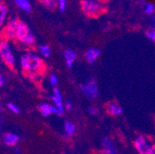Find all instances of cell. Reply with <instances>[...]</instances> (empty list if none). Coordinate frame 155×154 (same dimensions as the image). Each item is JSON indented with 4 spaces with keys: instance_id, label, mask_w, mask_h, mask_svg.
<instances>
[{
    "instance_id": "cell-1",
    "label": "cell",
    "mask_w": 155,
    "mask_h": 154,
    "mask_svg": "<svg viewBox=\"0 0 155 154\" xmlns=\"http://www.w3.org/2000/svg\"><path fill=\"white\" fill-rule=\"evenodd\" d=\"M21 66L28 76L35 73H42L45 69V63L38 54L34 53L24 54L21 57Z\"/></svg>"
},
{
    "instance_id": "cell-2",
    "label": "cell",
    "mask_w": 155,
    "mask_h": 154,
    "mask_svg": "<svg viewBox=\"0 0 155 154\" xmlns=\"http://www.w3.org/2000/svg\"><path fill=\"white\" fill-rule=\"evenodd\" d=\"M81 8L82 12L91 18L99 17L107 10V8L99 0H81Z\"/></svg>"
},
{
    "instance_id": "cell-3",
    "label": "cell",
    "mask_w": 155,
    "mask_h": 154,
    "mask_svg": "<svg viewBox=\"0 0 155 154\" xmlns=\"http://www.w3.org/2000/svg\"><path fill=\"white\" fill-rule=\"evenodd\" d=\"M15 40H17L18 42H19L22 44H25L27 46H32L35 44L34 35L32 34L31 31L27 26V24L22 21L18 22Z\"/></svg>"
},
{
    "instance_id": "cell-4",
    "label": "cell",
    "mask_w": 155,
    "mask_h": 154,
    "mask_svg": "<svg viewBox=\"0 0 155 154\" xmlns=\"http://www.w3.org/2000/svg\"><path fill=\"white\" fill-rule=\"evenodd\" d=\"M0 57H1V60L10 68L14 67L15 57L6 37L0 38Z\"/></svg>"
},
{
    "instance_id": "cell-5",
    "label": "cell",
    "mask_w": 155,
    "mask_h": 154,
    "mask_svg": "<svg viewBox=\"0 0 155 154\" xmlns=\"http://www.w3.org/2000/svg\"><path fill=\"white\" fill-rule=\"evenodd\" d=\"M81 91L89 98L94 99L98 96V88L96 81L93 79H90L86 83L81 85Z\"/></svg>"
},
{
    "instance_id": "cell-6",
    "label": "cell",
    "mask_w": 155,
    "mask_h": 154,
    "mask_svg": "<svg viewBox=\"0 0 155 154\" xmlns=\"http://www.w3.org/2000/svg\"><path fill=\"white\" fill-rule=\"evenodd\" d=\"M134 145L140 154H153V148L148 142L145 137L140 136L135 140Z\"/></svg>"
},
{
    "instance_id": "cell-7",
    "label": "cell",
    "mask_w": 155,
    "mask_h": 154,
    "mask_svg": "<svg viewBox=\"0 0 155 154\" xmlns=\"http://www.w3.org/2000/svg\"><path fill=\"white\" fill-rule=\"evenodd\" d=\"M18 22H19V21L18 20V18H10V20L8 21V23L6 25V28L4 30L7 39H8H8H15L16 31H17V28H18Z\"/></svg>"
},
{
    "instance_id": "cell-8",
    "label": "cell",
    "mask_w": 155,
    "mask_h": 154,
    "mask_svg": "<svg viewBox=\"0 0 155 154\" xmlns=\"http://www.w3.org/2000/svg\"><path fill=\"white\" fill-rule=\"evenodd\" d=\"M51 99L54 101L55 106L59 109L61 112H64V104H63V101H62V96L61 93L57 88H54L53 90V95Z\"/></svg>"
},
{
    "instance_id": "cell-9",
    "label": "cell",
    "mask_w": 155,
    "mask_h": 154,
    "mask_svg": "<svg viewBox=\"0 0 155 154\" xmlns=\"http://www.w3.org/2000/svg\"><path fill=\"white\" fill-rule=\"evenodd\" d=\"M19 141V137L18 136L17 134H14V133H7L3 136V142L9 146V147H12V146H15L18 142Z\"/></svg>"
},
{
    "instance_id": "cell-10",
    "label": "cell",
    "mask_w": 155,
    "mask_h": 154,
    "mask_svg": "<svg viewBox=\"0 0 155 154\" xmlns=\"http://www.w3.org/2000/svg\"><path fill=\"white\" fill-rule=\"evenodd\" d=\"M101 54V51L97 48H90L86 54H85V56H86V59L87 61L90 63V64H93L94 61L98 58V56L100 55Z\"/></svg>"
},
{
    "instance_id": "cell-11",
    "label": "cell",
    "mask_w": 155,
    "mask_h": 154,
    "mask_svg": "<svg viewBox=\"0 0 155 154\" xmlns=\"http://www.w3.org/2000/svg\"><path fill=\"white\" fill-rule=\"evenodd\" d=\"M65 60H66V65L68 68H71L72 67V65L73 63L75 62L76 58H77V54L75 53L74 50H71V49H67L65 51Z\"/></svg>"
},
{
    "instance_id": "cell-12",
    "label": "cell",
    "mask_w": 155,
    "mask_h": 154,
    "mask_svg": "<svg viewBox=\"0 0 155 154\" xmlns=\"http://www.w3.org/2000/svg\"><path fill=\"white\" fill-rule=\"evenodd\" d=\"M14 1L16 5L24 12L30 13L31 11V5L29 0H14Z\"/></svg>"
},
{
    "instance_id": "cell-13",
    "label": "cell",
    "mask_w": 155,
    "mask_h": 154,
    "mask_svg": "<svg viewBox=\"0 0 155 154\" xmlns=\"http://www.w3.org/2000/svg\"><path fill=\"white\" fill-rule=\"evenodd\" d=\"M107 112L112 115H119L122 113V108L115 103H109L107 105Z\"/></svg>"
},
{
    "instance_id": "cell-14",
    "label": "cell",
    "mask_w": 155,
    "mask_h": 154,
    "mask_svg": "<svg viewBox=\"0 0 155 154\" xmlns=\"http://www.w3.org/2000/svg\"><path fill=\"white\" fill-rule=\"evenodd\" d=\"M39 111L41 112V113L44 115V116H49L50 114L53 113L52 105H50L48 103H45L39 105Z\"/></svg>"
},
{
    "instance_id": "cell-15",
    "label": "cell",
    "mask_w": 155,
    "mask_h": 154,
    "mask_svg": "<svg viewBox=\"0 0 155 154\" xmlns=\"http://www.w3.org/2000/svg\"><path fill=\"white\" fill-rule=\"evenodd\" d=\"M44 7H45L46 8L50 9V10H54L56 8V7L58 6V2L57 0H39Z\"/></svg>"
},
{
    "instance_id": "cell-16",
    "label": "cell",
    "mask_w": 155,
    "mask_h": 154,
    "mask_svg": "<svg viewBox=\"0 0 155 154\" xmlns=\"http://www.w3.org/2000/svg\"><path fill=\"white\" fill-rule=\"evenodd\" d=\"M8 14V7L4 3H0V26L5 23Z\"/></svg>"
},
{
    "instance_id": "cell-17",
    "label": "cell",
    "mask_w": 155,
    "mask_h": 154,
    "mask_svg": "<svg viewBox=\"0 0 155 154\" xmlns=\"http://www.w3.org/2000/svg\"><path fill=\"white\" fill-rule=\"evenodd\" d=\"M76 127L74 126V124H72L71 122H66L65 123V132L66 134H68L69 137L73 136L75 133Z\"/></svg>"
},
{
    "instance_id": "cell-18",
    "label": "cell",
    "mask_w": 155,
    "mask_h": 154,
    "mask_svg": "<svg viewBox=\"0 0 155 154\" xmlns=\"http://www.w3.org/2000/svg\"><path fill=\"white\" fill-rule=\"evenodd\" d=\"M39 51L44 57H49L51 54V48L48 45H41L39 47Z\"/></svg>"
},
{
    "instance_id": "cell-19",
    "label": "cell",
    "mask_w": 155,
    "mask_h": 154,
    "mask_svg": "<svg viewBox=\"0 0 155 154\" xmlns=\"http://www.w3.org/2000/svg\"><path fill=\"white\" fill-rule=\"evenodd\" d=\"M7 106H8V110H10L12 113H19V109H18V108L17 107V105H15L14 103H9L7 104Z\"/></svg>"
},
{
    "instance_id": "cell-20",
    "label": "cell",
    "mask_w": 155,
    "mask_h": 154,
    "mask_svg": "<svg viewBox=\"0 0 155 154\" xmlns=\"http://www.w3.org/2000/svg\"><path fill=\"white\" fill-rule=\"evenodd\" d=\"M146 35L148 36L149 39H150L151 41L155 42V30H150L146 31Z\"/></svg>"
},
{
    "instance_id": "cell-21",
    "label": "cell",
    "mask_w": 155,
    "mask_h": 154,
    "mask_svg": "<svg viewBox=\"0 0 155 154\" xmlns=\"http://www.w3.org/2000/svg\"><path fill=\"white\" fill-rule=\"evenodd\" d=\"M50 84L54 87H55L58 84V80H57V77L55 75H51L50 76Z\"/></svg>"
},
{
    "instance_id": "cell-22",
    "label": "cell",
    "mask_w": 155,
    "mask_h": 154,
    "mask_svg": "<svg viewBox=\"0 0 155 154\" xmlns=\"http://www.w3.org/2000/svg\"><path fill=\"white\" fill-rule=\"evenodd\" d=\"M154 9H155V7L152 4H147L145 6V12L147 14H151L154 11Z\"/></svg>"
},
{
    "instance_id": "cell-23",
    "label": "cell",
    "mask_w": 155,
    "mask_h": 154,
    "mask_svg": "<svg viewBox=\"0 0 155 154\" xmlns=\"http://www.w3.org/2000/svg\"><path fill=\"white\" fill-rule=\"evenodd\" d=\"M57 2H58V8H59L60 11L64 12L66 8V0H57Z\"/></svg>"
},
{
    "instance_id": "cell-24",
    "label": "cell",
    "mask_w": 155,
    "mask_h": 154,
    "mask_svg": "<svg viewBox=\"0 0 155 154\" xmlns=\"http://www.w3.org/2000/svg\"><path fill=\"white\" fill-rule=\"evenodd\" d=\"M88 111H89V113H90L91 114H92V115H95V114H98V113H99V110L97 109L96 107H93V106L89 107V108H88Z\"/></svg>"
},
{
    "instance_id": "cell-25",
    "label": "cell",
    "mask_w": 155,
    "mask_h": 154,
    "mask_svg": "<svg viewBox=\"0 0 155 154\" xmlns=\"http://www.w3.org/2000/svg\"><path fill=\"white\" fill-rule=\"evenodd\" d=\"M66 108H67L68 111H71L72 110V105H71V103L69 101L66 102Z\"/></svg>"
},
{
    "instance_id": "cell-26",
    "label": "cell",
    "mask_w": 155,
    "mask_h": 154,
    "mask_svg": "<svg viewBox=\"0 0 155 154\" xmlns=\"http://www.w3.org/2000/svg\"><path fill=\"white\" fill-rule=\"evenodd\" d=\"M5 84V80L3 78V76L0 74V86H3Z\"/></svg>"
},
{
    "instance_id": "cell-27",
    "label": "cell",
    "mask_w": 155,
    "mask_h": 154,
    "mask_svg": "<svg viewBox=\"0 0 155 154\" xmlns=\"http://www.w3.org/2000/svg\"><path fill=\"white\" fill-rule=\"evenodd\" d=\"M14 152H15L16 154H21V150H19V149H18V148H16V149H15Z\"/></svg>"
},
{
    "instance_id": "cell-28",
    "label": "cell",
    "mask_w": 155,
    "mask_h": 154,
    "mask_svg": "<svg viewBox=\"0 0 155 154\" xmlns=\"http://www.w3.org/2000/svg\"><path fill=\"white\" fill-rule=\"evenodd\" d=\"M63 138L67 140V139H69V136H68V134H64L63 135Z\"/></svg>"
},
{
    "instance_id": "cell-29",
    "label": "cell",
    "mask_w": 155,
    "mask_h": 154,
    "mask_svg": "<svg viewBox=\"0 0 155 154\" xmlns=\"http://www.w3.org/2000/svg\"><path fill=\"white\" fill-rule=\"evenodd\" d=\"M152 148H153V154H155V144L152 146Z\"/></svg>"
},
{
    "instance_id": "cell-30",
    "label": "cell",
    "mask_w": 155,
    "mask_h": 154,
    "mask_svg": "<svg viewBox=\"0 0 155 154\" xmlns=\"http://www.w3.org/2000/svg\"><path fill=\"white\" fill-rule=\"evenodd\" d=\"M99 1H101V2H106V1H108V0H99Z\"/></svg>"
},
{
    "instance_id": "cell-31",
    "label": "cell",
    "mask_w": 155,
    "mask_h": 154,
    "mask_svg": "<svg viewBox=\"0 0 155 154\" xmlns=\"http://www.w3.org/2000/svg\"><path fill=\"white\" fill-rule=\"evenodd\" d=\"M2 110H3V108H2V106H1V105H0V112H1Z\"/></svg>"
},
{
    "instance_id": "cell-32",
    "label": "cell",
    "mask_w": 155,
    "mask_h": 154,
    "mask_svg": "<svg viewBox=\"0 0 155 154\" xmlns=\"http://www.w3.org/2000/svg\"><path fill=\"white\" fill-rule=\"evenodd\" d=\"M0 66H1V63H0Z\"/></svg>"
}]
</instances>
